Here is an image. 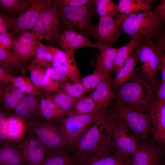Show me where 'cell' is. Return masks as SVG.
Listing matches in <instances>:
<instances>
[{"label": "cell", "mask_w": 165, "mask_h": 165, "mask_svg": "<svg viewBox=\"0 0 165 165\" xmlns=\"http://www.w3.org/2000/svg\"><path fill=\"white\" fill-rule=\"evenodd\" d=\"M116 119L112 112L106 111L72 145L71 154L79 161L97 150L108 153L114 152L112 146V137Z\"/></svg>", "instance_id": "6da1fadb"}, {"label": "cell", "mask_w": 165, "mask_h": 165, "mask_svg": "<svg viewBox=\"0 0 165 165\" xmlns=\"http://www.w3.org/2000/svg\"><path fill=\"white\" fill-rule=\"evenodd\" d=\"M115 17L121 31L130 37L142 35L150 39L157 36L165 22L155 8L128 15L118 14Z\"/></svg>", "instance_id": "7a4b0ae2"}, {"label": "cell", "mask_w": 165, "mask_h": 165, "mask_svg": "<svg viewBox=\"0 0 165 165\" xmlns=\"http://www.w3.org/2000/svg\"><path fill=\"white\" fill-rule=\"evenodd\" d=\"M156 86L146 82L143 77L134 75L129 81L116 89L115 93L119 103L149 113Z\"/></svg>", "instance_id": "3957f363"}, {"label": "cell", "mask_w": 165, "mask_h": 165, "mask_svg": "<svg viewBox=\"0 0 165 165\" xmlns=\"http://www.w3.org/2000/svg\"><path fill=\"white\" fill-rule=\"evenodd\" d=\"M26 127L27 131L39 140L46 152L65 151L71 153V145L62 133L56 120L27 122Z\"/></svg>", "instance_id": "277c9868"}, {"label": "cell", "mask_w": 165, "mask_h": 165, "mask_svg": "<svg viewBox=\"0 0 165 165\" xmlns=\"http://www.w3.org/2000/svg\"><path fill=\"white\" fill-rule=\"evenodd\" d=\"M94 0L81 6L58 7L62 29L61 32L72 30L87 37L91 36L94 26L92 19L94 13L96 12Z\"/></svg>", "instance_id": "5b68a950"}, {"label": "cell", "mask_w": 165, "mask_h": 165, "mask_svg": "<svg viewBox=\"0 0 165 165\" xmlns=\"http://www.w3.org/2000/svg\"><path fill=\"white\" fill-rule=\"evenodd\" d=\"M112 112L138 141H144L147 138L152 127L148 113L138 111L119 102Z\"/></svg>", "instance_id": "8992f818"}, {"label": "cell", "mask_w": 165, "mask_h": 165, "mask_svg": "<svg viewBox=\"0 0 165 165\" xmlns=\"http://www.w3.org/2000/svg\"><path fill=\"white\" fill-rule=\"evenodd\" d=\"M159 50L151 39H145L134 50L140 65L143 78L146 82L155 86L159 82L157 75L161 65Z\"/></svg>", "instance_id": "52a82bcc"}, {"label": "cell", "mask_w": 165, "mask_h": 165, "mask_svg": "<svg viewBox=\"0 0 165 165\" xmlns=\"http://www.w3.org/2000/svg\"><path fill=\"white\" fill-rule=\"evenodd\" d=\"M106 111L105 109L86 114L66 116L57 120V122L72 146Z\"/></svg>", "instance_id": "ba28073f"}, {"label": "cell", "mask_w": 165, "mask_h": 165, "mask_svg": "<svg viewBox=\"0 0 165 165\" xmlns=\"http://www.w3.org/2000/svg\"><path fill=\"white\" fill-rule=\"evenodd\" d=\"M31 30L40 41L44 39L50 43L56 41L62 30L58 7L53 2L40 15Z\"/></svg>", "instance_id": "9c48e42d"}, {"label": "cell", "mask_w": 165, "mask_h": 165, "mask_svg": "<svg viewBox=\"0 0 165 165\" xmlns=\"http://www.w3.org/2000/svg\"><path fill=\"white\" fill-rule=\"evenodd\" d=\"M138 141L132 133L116 118L112 137V146L115 151L130 159L137 149Z\"/></svg>", "instance_id": "30bf717a"}, {"label": "cell", "mask_w": 165, "mask_h": 165, "mask_svg": "<svg viewBox=\"0 0 165 165\" xmlns=\"http://www.w3.org/2000/svg\"><path fill=\"white\" fill-rule=\"evenodd\" d=\"M53 0H30L28 9L16 18L14 25L9 32L14 36L31 29L40 15L53 4Z\"/></svg>", "instance_id": "8fae6325"}, {"label": "cell", "mask_w": 165, "mask_h": 165, "mask_svg": "<svg viewBox=\"0 0 165 165\" xmlns=\"http://www.w3.org/2000/svg\"><path fill=\"white\" fill-rule=\"evenodd\" d=\"M121 31L115 16H106L99 17L98 23L94 26L91 36L100 44L113 47L116 44Z\"/></svg>", "instance_id": "7c38bea8"}, {"label": "cell", "mask_w": 165, "mask_h": 165, "mask_svg": "<svg viewBox=\"0 0 165 165\" xmlns=\"http://www.w3.org/2000/svg\"><path fill=\"white\" fill-rule=\"evenodd\" d=\"M28 132L26 136L16 143L21 149L28 165H43L46 149L34 135Z\"/></svg>", "instance_id": "4fadbf2b"}, {"label": "cell", "mask_w": 165, "mask_h": 165, "mask_svg": "<svg viewBox=\"0 0 165 165\" xmlns=\"http://www.w3.org/2000/svg\"><path fill=\"white\" fill-rule=\"evenodd\" d=\"M53 56V62L66 74L72 82L81 81L82 78L76 64L74 50L64 51L51 46H47Z\"/></svg>", "instance_id": "5bb4252c"}, {"label": "cell", "mask_w": 165, "mask_h": 165, "mask_svg": "<svg viewBox=\"0 0 165 165\" xmlns=\"http://www.w3.org/2000/svg\"><path fill=\"white\" fill-rule=\"evenodd\" d=\"M56 41L64 51L74 50L86 47L99 49L101 45L95 41L90 40L83 34L72 30L61 32Z\"/></svg>", "instance_id": "9a60e30c"}, {"label": "cell", "mask_w": 165, "mask_h": 165, "mask_svg": "<svg viewBox=\"0 0 165 165\" xmlns=\"http://www.w3.org/2000/svg\"><path fill=\"white\" fill-rule=\"evenodd\" d=\"M162 152L159 148L148 143L142 142L131 157L130 165H159Z\"/></svg>", "instance_id": "2e32d148"}, {"label": "cell", "mask_w": 165, "mask_h": 165, "mask_svg": "<svg viewBox=\"0 0 165 165\" xmlns=\"http://www.w3.org/2000/svg\"><path fill=\"white\" fill-rule=\"evenodd\" d=\"M79 163L80 165H125L131 163L130 159L125 158L116 151L107 153L99 150L85 156Z\"/></svg>", "instance_id": "e0dca14e"}, {"label": "cell", "mask_w": 165, "mask_h": 165, "mask_svg": "<svg viewBox=\"0 0 165 165\" xmlns=\"http://www.w3.org/2000/svg\"><path fill=\"white\" fill-rule=\"evenodd\" d=\"M110 76L101 82L90 94L95 105V112L107 109L115 96Z\"/></svg>", "instance_id": "ac0fdd59"}, {"label": "cell", "mask_w": 165, "mask_h": 165, "mask_svg": "<svg viewBox=\"0 0 165 165\" xmlns=\"http://www.w3.org/2000/svg\"><path fill=\"white\" fill-rule=\"evenodd\" d=\"M0 165H28L17 144L10 142L0 147Z\"/></svg>", "instance_id": "d6986e66"}, {"label": "cell", "mask_w": 165, "mask_h": 165, "mask_svg": "<svg viewBox=\"0 0 165 165\" xmlns=\"http://www.w3.org/2000/svg\"><path fill=\"white\" fill-rule=\"evenodd\" d=\"M28 61L13 52L0 48V68L8 73H24Z\"/></svg>", "instance_id": "ffe728a7"}, {"label": "cell", "mask_w": 165, "mask_h": 165, "mask_svg": "<svg viewBox=\"0 0 165 165\" xmlns=\"http://www.w3.org/2000/svg\"><path fill=\"white\" fill-rule=\"evenodd\" d=\"M17 116L24 119L40 115L39 102L35 96L28 95L19 102L13 109Z\"/></svg>", "instance_id": "44dd1931"}, {"label": "cell", "mask_w": 165, "mask_h": 165, "mask_svg": "<svg viewBox=\"0 0 165 165\" xmlns=\"http://www.w3.org/2000/svg\"><path fill=\"white\" fill-rule=\"evenodd\" d=\"M130 38V41L127 44L118 48L112 71L114 73H116L124 65L126 60L132 52L139 47L146 39L144 36L142 35Z\"/></svg>", "instance_id": "7402d4cb"}, {"label": "cell", "mask_w": 165, "mask_h": 165, "mask_svg": "<svg viewBox=\"0 0 165 165\" xmlns=\"http://www.w3.org/2000/svg\"><path fill=\"white\" fill-rule=\"evenodd\" d=\"M136 53L132 52L126 60L124 65L116 73L112 86L115 90L126 83L134 75L136 66L138 62Z\"/></svg>", "instance_id": "603a6c76"}, {"label": "cell", "mask_w": 165, "mask_h": 165, "mask_svg": "<svg viewBox=\"0 0 165 165\" xmlns=\"http://www.w3.org/2000/svg\"><path fill=\"white\" fill-rule=\"evenodd\" d=\"M99 54L97 60V68L110 75L114 68L118 48L105 44H101Z\"/></svg>", "instance_id": "cb8c5ba5"}, {"label": "cell", "mask_w": 165, "mask_h": 165, "mask_svg": "<svg viewBox=\"0 0 165 165\" xmlns=\"http://www.w3.org/2000/svg\"><path fill=\"white\" fill-rule=\"evenodd\" d=\"M39 108L41 116L46 121H55L67 116L64 112L46 96L41 98Z\"/></svg>", "instance_id": "d4e9b609"}, {"label": "cell", "mask_w": 165, "mask_h": 165, "mask_svg": "<svg viewBox=\"0 0 165 165\" xmlns=\"http://www.w3.org/2000/svg\"><path fill=\"white\" fill-rule=\"evenodd\" d=\"M27 131L26 122L17 116L7 117L8 141L17 142L24 137Z\"/></svg>", "instance_id": "484cf974"}, {"label": "cell", "mask_w": 165, "mask_h": 165, "mask_svg": "<svg viewBox=\"0 0 165 165\" xmlns=\"http://www.w3.org/2000/svg\"><path fill=\"white\" fill-rule=\"evenodd\" d=\"M149 114L152 125L151 129L160 130L165 128V100L153 99Z\"/></svg>", "instance_id": "4316f807"}, {"label": "cell", "mask_w": 165, "mask_h": 165, "mask_svg": "<svg viewBox=\"0 0 165 165\" xmlns=\"http://www.w3.org/2000/svg\"><path fill=\"white\" fill-rule=\"evenodd\" d=\"M153 1L141 0H120L117 5L119 13L128 15L140 11L152 9L151 4Z\"/></svg>", "instance_id": "83f0119b"}, {"label": "cell", "mask_w": 165, "mask_h": 165, "mask_svg": "<svg viewBox=\"0 0 165 165\" xmlns=\"http://www.w3.org/2000/svg\"><path fill=\"white\" fill-rule=\"evenodd\" d=\"M45 96L52 100L68 116L72 115V113L77 100L74 99L61 89H59Z\"/></svg>", "instance_id": "f1b7e54d"}, {"label": "cell", "mask_w": 165, "mask_h": 165, "mask_svg": "<svg viewBox=\"0 0 165 165\" xmlns=\"http://www.w3.org/2000/svg\"><path fill=\"white\" fill-rule=\"evenodd\" d=\"M30 5V0H0V9L9 16L16 18Z\"/></svg>", "instance_id": "f546056e"}, {"label": "cell", "mask_w": 165, "mask_h": 165, "mask_svg": "<svg viewBox=\"0 0 165 165\" xmlns=\"http://www.w3.org/2000/svg\"><path fill=\"white\" fill-rule=\"evenodd\" d=\"M76 162L79 163L69 152L65 151L46 152L43 165H69Z\"/></svg>", "instance_id": "4dcf8cb0"}, {"label": "cell", "mask_w": 165, "mask_h": 165, "mask_svg": "<svg viewBox=\"0 0 165 165\" xmlns=\"http://www.w3.org/2000/svg\"><path fill=\"white\" fill-rule=\"evenodd\" d=\"M11 83L14 86L28 95L36 96L43 95L41 90L34 85L30 79L26 76L14 75Z\"/></svg>", "instance_id": "1f68e13d"}, {"label": "cell", "mask_w": 165, "mask_h": 165, "mask_svg": "<svg viewBox=\"0 0 165 165\" xmlns=\"http://www.w3.org/2000/svg\"><path fill=\"white\" fill-rule=\"evenodd\" d=\"M110 76V75L96 68L91 74L82 78L81 82L86 93L92 91L102 81Z\"/></svg>", "instance_id": "d6a6232c"}, {"label": "cell", "mask_w": 165, "mask_h": 165, "mask_svg": "<svg viewBox=\"0 0 165 165\" xmlns=\"http://www.w3.org/2000/svg\"><path fill=\"white\" fill-rule=\"evenodd\" d=\"M38 43H26L14 39L13 44L12 52L28 61L34 57Z\"/></svg>", "instance_id": "836d02e7"}, {"label": "cell", "mask_w": 165, "mask_h": 165, "mask_svg": "<svg viewBox=\"0 0 165 165\" xmlns=\"http://www.w3.org/2000/svg\"><path fill=\"white\" fill-rule=\"evenodd\" d=\"M53 62L52 54L47 46L43 45L40 41L31 63L46 68L51 66Z\"/></svg>", "instance_id": "e575fe53"}, {"label": "cell", "mask_w": 165, "mask_h": 165, "mask_svg": "<svg viewBox=\"0 0 165 165\" xmlns=\"http://www.w3.org/2000/svg\"><path fill=\"white\" fill-rule=\"evenodd\" d=\"M95 112V105L90 94L77 100L72 115H84Z\"/></svg>", "instance_id": "d590c367"}, {"label": "cell", "mask_w": 165, "mask_h": 165, "mask_svg": "<svg viewBox=\"0 0 165 165\" xmlns=\"http://www.w3.org/2000/svg\"><path fill=\"white\" fill-rule=\"evenodd\" d=\"M27 68L29 71L31 80L33 84L44 92L45 85L44 78L46 68L31 63L28 65Z\"/></svg>", "instance_id": "8d00e7d4"}, {"label": "cell", "mask_w": 165, "mask_h": 165, "mask_svg": "<svg viewBox=\"0 0 165 165\" xmlns=\"http://www.w3.org/2000/svg\"><path fill=\"white\" fill-rule=\"evenodd\" d=\"M94 2L99 17L108 15L115 16L118 14L117 5L111 0H94Z\"/></svg>", "instance_id": "74e56055"}, {"label": "cell", "mask_w": 165, "mask_h": 165, "mask_svg": "<svg viewBox=\"0 0 165 165\" xmlns=\"http://www.w3.org/2000/svg\"><path fill=\"white\" fill-rule=\"evenodd\" d=\"M60 89L72 98L78 100L84 96L85 89L80 81H66L60 84Z\"/></svg>", "instance_id": "f35d334b"}, {"label": "cell", "mask_w": 165, "mask_h": 165, "mask_svg": "<svg viewBox=\"0 0 165 165\" xmlns=\"http://www.w3.org/2000/svg\"><path fill=\"white\" fill-rule=\"evenodd\" d=\"M0 99L3 108L8 111L14 109L19 102L10 92L8 84L2 86Z\"/></svg>", "instance_id": "ab89813d"}, {"label": "cell", "mask_w": 165, "mask_h": 165, "mask_svg": "<svg viewBox=\"0 0 165 165\" xmlns=\"http://www.w3.org/2000/svg\"><path fill=\"white\" fill-rule=\"evenodd\" d=\"M16 18L9 16L5 13L0 12V35L8 33L13 27Z\"/></svg>", "instance_id": "60d3db41"}, {"label": "cell", "mask_w": 165, "mask_h": 165, "mask_svg": "<svg viewBox=\"0 0 165 165\" xmlns=\"http://www.w3.org/2000/svg\"><path fill=\"white\" fill-rule=\"evenodd\" d=\"M45 85L44 93L49 94L60 89V84L54 81L51 76V66L46 68L44 78Z\"/></svg>", "instance_id": "b9f144b4"}, {"label": "cell", "mask_w": 165, "mask_h": 165, "mask_svg": "<svg viewBox=\"0 0 165 165\" xmlns=\"http://www.w3.org/2000/svg\"><path fill=\"white\" fill-rule=\"evenodd\" d=\"M14 39L24 42L31 43H38L41 41L37 40L38 38L36 34L32 31H27L17 34L15 36Z\"/></svg>", "instance_id": "7bdbcfd3"}, {"label": "cell", "mask_w": 165, "mask_h": 165, "mask_svg": "<svg viewBox=\"0 0 165 165\" xmlns=\"http://www.w3.org/2000/svg\"><path fill=\"white\" fill-rule=\"evenodd\" d=\"M51 76L54 81L60 84L67 81L69 79L64 72L54 63L51 66Z\"/></svg>", "instance_id": "ee69618b"}, {"label": "cell", "mask_w": 165, "mask_h": 165, "mask_svg": "<svg viewBox=\"0 0 165 165\" xmlns=\"http://www.w3.org/2000/svg\"><path fill=\"white\" fill-rule=\"evenodd\" d=\"M94 0H55L53 4L58 7H75L85 5L94 1Z\"/></svg>", "instance_id": "f6af8a7d"}, {"label": "cell", "mask_w": 165, "mask_h": 165, "mask_svg": "<svg viewBox=\"0 0 165 165\" xmlns=\"http://www.w3.org/2000/svg\"><path fill=\"white\" fill-rule=\"evenodd\" d=\"M15 36L10 33L0 35V48L10 52Z\"/></svg>", "instance_id": "bcb514c9"}, {"label": "cell", "mask_w": 165, "mask_h": 165, "mask_svg": "<svg viewBox=\"0 0 165 165\" xmlns=\"http://www.w3.org/2000/svg\"><path fill=\"white\" fill-rule=\"evenodd\" d=\"M8 141L7 136V117L2 111L0 113V144Z\"/></svg>", "instance_id": "7dc6e473"}, {"label": "cell", "mask_w": 165, "mask_h": 165, "mask_svg": "<svg viewBox=\"0 0 165 165\" xmlns=\"http://www.w3.org/2000/svg\"><path fill=\"white\" fill-rule=\"evenodd\" d=\"M151 132L154 140L163 144L165 147V128L160 130L151 129Z\"/></svg>", "instance_id": "c3c4849f"}, {"label": "cell", "mask_w": 165, "mask_h": 165, "mask_svg": "<svg viewBox=\"0 0 165 165\" xmlns=\"http://www.w3.org/2000/svg\"><path fill=\"white\" fill-rule=\"evenodd\" d=\"M155 94L157 99L165 100V81H160L156 86Z\"/></svg>", "instance_id": "681fc988"}, {"label": "cell", "mask_w": 165, "mask_h": 165, "mask_svg": "<svg viewBox=\"0 0 165 165\" xmlns=\"http://www.w3.org/2000/svg\"><path fill=\"white\" fill-rule=\"evenodd\" d=\"M14 75L10 74L0 68V82L1 86L6 85L11 82Z\"/></svg>", "instance_id": "f907efd6"}, {"label": "cell", "mask_w": 165, "mask_h": 165, "mask_svg": "<svg viewBox=\"0 0 165 165\" xmlns=\"http://www.w3.org/2000/svg\"><path fill=\"white\" fill-rule=\"evenodd\" d=\"M156 36L157 41L155 43L160 50L165 53V29L163 28Z\"/></svg>", "instance_id": "816d5d0a"}, {"label": "cell", "mask_w": 165, "mask_h": 165, "mask_svg": "<svg viewBox=\"0 0 165 165\" xmlns=\"http://www.w3.org/2000/svg\"><path fill=\"white\" fill-rule=\"evenodd\" d=\"M9 86L11 93L18 102L26 96L25 94L14 86L12 84L9 85Z\"/></svg>", "instance_id": "f5cc1de1"}, {"label": "cell", "mask_w": 165, "mask_h": 165, "mask_svg": "<svg viewBox=\"0 0 165 165\" xmlns=\"http://www.w3.org/2000/svg\"><path fill=\"white\" fill-rule=\"evenodd\" d=\"M159 54L161 62L160 69V71L161 72V81H165V53L160 49Z\"/></svg>", "instance_id": "db71d44e"}, {"label": "cell", "mask_w": 165, "mask_h": 165, "mask_svg": "<svg viewBox=\"0 0 165 165\" xmlns=\"http://www.w3.org/2000/svg\"><path fill=\"white\" fill-rule=\"evenodd\" d=\"M155 8L165 22V0H161L160 4Z\"/></svg>", "instance_id": "11a10c76"}, {"label": "cell", "mask_w": 165, "mask_h": 165, "mask_svg": "<svg viewBox=\"0 0 165 165\" xmlns=\"http://www.w3.org/2000/svg\"><path fill=\"white\" fill-rule=\"evenodd\" d=\"M69 165H80V164L78 162H76L72 163Z\"/></svg>", "instance_id": "9f6ffc18"}, {"label": "cell", "mask_w": 165, "mask_h": 165, "mask_svg": "<svg viewBox=\"0 0 165 165\" xmlns=\"http://www.w3.org/2000/svg\"><path fill=\"white\" fill-rule=\"evenodd\" d=\"M125 165H130V164H125Z\"/></svg>", "instance_id": "6f0895ef"}]
</instances>
